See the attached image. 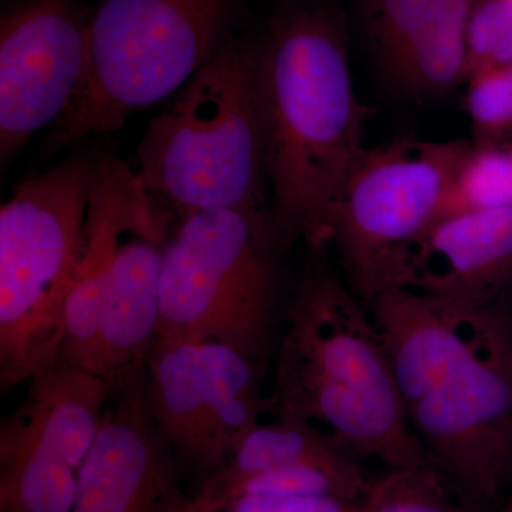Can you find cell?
I'll use <instances>...</instances> for the list:
<instances>
[{
	"label": "cell",
	"instance_id": "7402d4cb",
	"mask_svg": "<svg viewBox=\"0 0 512 512\" xmlns=\"http://www.w3.org/2000/svg\"><path fill=\"white\" fill-rule=\"evenodd\" d=\"M177 512H363L362 500L340 497H259L224 500L188 497Z\"/></svg>",
	"mask_w": 512,
	"mask_h": 512
},
{
	"label": "cell",
	"instance_id": "d6986e66",
	"mask_svg": "<svg viewBox=\"0 0 512 512\" xmlns=\"http://www.w3.org/2000/svg\"><path fill=\"white\" fill-rule=\"evenodd\" d=\"M439 468H390L370 481L363 512H463L441 483Z\"/></svg>",
	"mask_w": 512,
	"mask_h": 512
},
{
	"label": "cell",
	"instance_id": "ffe728a7",
	"mask_svg": "<svg viewBox=\"0 0 512 512\" xmlns=\"http://www.w3.org/2000/svg\"><path fill=\"white\" fill-rule=\"evenodd\" d=\"M466 107L477 143H494L512 128V63L468 74Z\"/></svg>",
	"mask_w": 512,
	"mask_h": 512
},
{
	"label": "cell",
	"instance_id": "9a60e30c",
	"mask_svg": "<svg viewBox=\"0 0 512 512\" xmlns=\"http://www.w3.org/2000/svg\"><path fill=\"white\" fill-rule=\"evenodd\" d=\"M511 269L512 207L448 215L409 249L393 288L483 306Z\"/></svg>",
	"mask_w": 512,
	"mask_h": 512
},
{
	"label": "cell",
	"instance_id": "9c48e42d",
	"mask_svg": "<svg viewBox=\"0 0 512 512\" xmlns=\"http://www.w3.org/2000/svg\"><path fill=\"white\" fill-rule=\"evenodd\" d=\"M468 141L403 137L365 148L329 222L343 279L360 301L396 284L404 256L437 221Z\"/></svg>",
	"mask_w": 512,
	"mask_h": 512
},
{
	"label": "cell",
	"instance_id": "30bf717a",
	"mask_svg": "<svg viewBox=\"0 0 512 512\" xmlns=\"http://www.w3.org/2000/svg\"><path fill=\"white\" fill-rule=\"evenodd\" d=\"M265 365L221 342L156 340L146 363L151 416L181 470L210 476L271 409Z\"/></svg>",
	"mask_w": 512,
	"mask_h": 512
},
{
	"label": "cell",
	"instance_id": "44dd1931",
	"mask_svg": "<svg viewBox=\"0 0 512 512\" xmlns=\"http://www.w3.org/2000/svg\"><path fill=\"white\" fill-rule=\"evenodd\" d=\"M466 43L468 74L512 63V0H476Z\"/></svg>",
	"mask_w": 512,
	"mask_h": 512
},
{
	"label": "cell",
	"instance_id": "603a6c76",
	"mask_svg": "<svg viewBox=\"0 0 512 512\" xmlns=\"http://www.w3.org/2000/svg\"><path fill=\"white\" fill-rule=\"evenodd\" d=\"M500 512H512V497L510 498V501H508V503L505 504V507Z\"/></svg>",
	"mask_w": 512,
	"mask_h": 512
},
{
	"label": "cell",
	"instance_id": "2e32d148",
	"mask_svg": "<svg viewBox=\"0 0 512 512\" xmlns=\"http://www.w3.org/2000/svg\"><path fill=\"white\" fill-rule=\"evenodd\" d=\"M355 454L308 421L276 414L274 423H259L217 471L202 481L225 483L305 463H338Z\"/></svg>",
	"mask_w": 512,
	"mask_h": 512
},
{
	"label": "cell",
	"instance_id": "ac0fdd59",
	"mask_svg": "<svg viewBox=\"0 0 512 512\" xmlns=\"http://www.w3.org/2000/svg\"><path fill=\"white\" fill-rule=\"evenodd\" d=\"M511 207L512 148L470 143L448 185L440 218Z\"/></svg>",
	"mask_w": 512,
	"mask_h": 512
},
{
	"label": "cell",
	"instance_id": "4fadbf2b",
	"mask_svg": "<svg viewBox=\"0 0 512 512\" xmlns=\"http://www.w3.org/2000/svg\"><path fill=\"white\" fill-rule=\"evenodd\" d=\"M146 363L109 383L72 512H177L188 498L180 488V464L148 409Z\"/></svg>",
	"mask_w": 512,
	"mask_h": 512
},
{
	"label": "cell",
	"instance_id": "8992f818",
	"mask_svg": "<svg viewBox=\"0 0 512 512\" xmlns=\"http://www.w3.org/2000/svg\"><path fill=\"white\" fill-rule=\"evenodd\" d=\"M245 0H97L79 87L45 141L49 156L174 96L238 36Z\"/></svg>",
	"mask_w": 512,
	"mask_h": 512
},
{
	"label": "cell",
	"instance_id": "5b68a950",
	"mask_svg": "<svg viewBox=\"0 0 512 512\" xmlns=\"http://www.w3.org/2000/svg\"><path fill=\"white\" fill-rule=\"evenodd\" d=\"M133 170L178 220L264 207L265 130L252 37L235 36L170 97L141 137Z\"/></svg>",
	"mask_w": 512,
	"mask_h": 512
},
{
	"label": "cell",
	"instance_id": "277c9868",
	"mask_svg": "<svg viewBox=\"0 0 512 512\" xmlns=\"http://www.w3.org/2000/svg\"><path fill=\"white\" fill-rule=\"evenodd\" d=\"M175 218L138 183L133 167L100 154L60 359L109 383L147 362L157 340L161 272Z\"/></svg>",
	"mask_w": 512,
	"mask_h": 512
},
{
	"label": "cell",
	"instance_id": "e0dca14e",
	"mask_svg": "<svg viewBox=\"0 0 512 512\" xmlns=\"http://www.w3.org/2000/svg\"><path fill=\"white\" fill-rule=\"evenodd\" d=\"M370 481L355 458L338 463L296 464L264 471L254 476L211 483L202 481L195 497L224 500L239 495L259 497H340L363 500Z\"/></svg>",
	"mask_w": 512,
	"mask_h": 512
},
{
	"label": "cell",
	"instance_id": "7c38bea8",
	"mask_svg": "<svg viewBox=\"0 0 512 512\" xmlns=\"http://www.w3.org/2000/svg\"><path fill=\"white\" fill-rule=\"evenodd\" d=\"M86 0H2L0 161L5 168L73 99L89 60Z\"/></svg>",
	"mask_w": 512,
	"mask_h": 512
},
{
	"label": "cell",
	"instance_id": "ba28073f",
	"mask_svg": "<svg viewBox=\"0 0 512 512\" xmlns=\"http://www.w3.org/2000/svg\"><path fill=\"white\" fill-rule=\"evenodd\" d=\"M284 249L269 208H224L180 218L164 252L157 340H214L266 365Z\"/></svg>",
	"mask_w": 512,
	"mask_h": 512
},
{
	"label": "cell",
	"instance_id": "6da1fadb",
	"mask_svg": "<svg viewBox=\"0 0 512 512\" xmlns=\"http://www.w3.org/2000/svg\"><path fill=\"white\" fill-rule=\"evenodd\" d=\"M255 43L272 225L282 247L329 245V222L365 151L338 0H276Z\"/></svg>",
	"mask_w": 512,
	"mask_h": 512
},
{
	"label": "cell",
	"instance_id": "5bb4252c",
	"mask_svg": "<svg viewBox=\"0 0 512 512\" xmlns=\"http://www.w3.org/2000/svg\"><path fill=\"white\" fill-rule=\"evenodd\" d=\"M476 0H360L363 32L383 76L414 99L467 79L466 32Z\"/></svg>",
	"mask_w": 512,
	"mask_h": 512
},
{
	"label": "cell",
	"instance_id": "7a4b0ae2",
	"mask_svg": "<svg viewBox=\"0 0 512 512\" xmlns=\"http://www.w3.org/2000/svg\"><path fill=\"white\" fill-rule=\"evenodd\" d=\"M372 319L407 419L434 464L471 498L494 493L512 440V356L488 305L387 289Z\"/></svg>",
	"mask_w": 512,
	"mask_h": 512
},
{
	"label": "cell",
	"instance_id": "8fae6325",
	"mask_svg": "<svg viewBox=\"0 0 512 512\" xmlns=\"http://www.w3.org/2000/svg\"><path fill=\"white\" fill-rule=\"evenodd\" d=\"M103 377L59 359L0 424V512H72L109 399Z\"/></svg>",
	"mask_w": 512,
	"mask_h": 512
},
{
	"label": "cell",
	"instance_id": "3957f363",
	"mask_svg": "<svg viewBox=\"0 0 512 512\" xmlns=\"http://www.w3.org/2000/svg\"><path fill=\"white\" fill-rule=\"evenodd\" d=\"M311 251L286 311L271 410L389 468H437L407 419L375 322L325 249Z\"/></svg>",
	"mask_w": 512,
	"mask_h": 512
},
{
	"label": "cell",
	"instance_id": "52a82bcc",
	"mask_svg": "<svg viewBox=\"0 0 512 512\" xmlns=\"http://www.w3.org/2000/svg\"><path fill=\"white\" fill-rule=\"evenodd\" d=\"M99 153L83 151L20 183L0 210V387L60 359Z\"/></svg>",
	"mask_w": 512,
	"mask_h": 512
}]
</instances>
